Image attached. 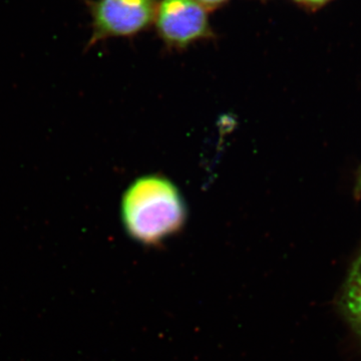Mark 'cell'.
Wrapping results in <instances>:
<instances>
[{
  "instance_id": "277c9868",
  "label": "cell",
  "mask_w": 361,
  "mask_h": 361,
  "mask_svg": "<svg viewBox=\"0 0 361 361\" xmlns=\"http://www.w3.org/2000/svg\"><path fill=\"white\" fill-rule=\"evenodd\" d=\"M341 307L353 329L361 336V252L346 277L341 296Z\"/></svg>"
},
{
  "instance_id": "5b68a950",
  "label": "cell",
  "mask_w": 361,
  "mask_h": 361,
  "mask_svg": "<svg viewBox=\"0 0 361 361\" xmlns=\"http://www.w3.org/2000/svg\"><path fill=\"white\" fill-rule=\"evenodd\" d=\"M299 2H303V4H310V6H322V4H326L329 0H297Z\"/></svg>"
},
{
  "instance_id": "52a82bcc",
  "label": "cell",
  "mask_w": 361,
  "mask_h": 361,
  "mask_svg": "<svg viewBox=\"0 0 361 361\" xmlns=\"http://www.w3.org/2000/svg\"><path fill=\"white\" fill-rule=\"evenodd\" d=\"M355 193L361 194V170L360 175H358L357 182H356Z\"/></svg>"
},
{
  "instance_id": "7a4b0ae2",
  "label": "cell",
  "mask_w": 361,
  "mask_h": 361,
  "mask_svg": "<svg viewBox=\"0 0 361 361\" xmlns=\"http://www.w3.org/2000/svg\"><path fill=\"white\" fill-rule=\"evenodd\" d=\"M92 33L87 49L109 37H129L141 32L153 20V0H97L87 2Z\"/></svg>"
},
{
  "instance_id": "8992f818",
  "label": "cell",
  "mask_w": 361,
  "mask_h": 361,
  "mask_svg": "<svg viewBox=\"0 0 361 361\" xmlns=\"http://www.w3.org/2000/svg\"><path fill=\"white\" fill-rule=\"evenodd\" d=\"M225 0H198L199 4H204L207 6H215L222 4Z\"/></svg>"
},
{
  "instance_id": "3957f363",
  "label": "cell",
  "mask_w": 361,
  "mask_h": 361,
  "mask_svg": "<svg viewBox=\"0 0 361 361\" xmlns=\"http://www.w3.org/2000/svg\"><path fill=\"white\" fill-rule=\"evenodd\" d=\"M157 27L164 42L178 49L209 33L205 9L197 0H163L157 13Z\"/></svg>"
},
{
  "instance_id": "6da1fadb",
  "label": "cell",
  "mask_w": 361,
  "mask_h": 361,
  "mask_svg": "<svg viewBox=\"0 0 361 361\" xmlns=\"http://www.w3.org/2000/svg\"><path fill=\"white\" fill-rule=\"evenodd\" d=\"M121 220L130 239L146 247H159L183 231L188 207L179 188L167 177L142 176L123 194Z\"/></svg>"
}]
</instances>
